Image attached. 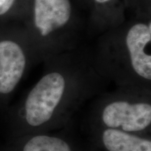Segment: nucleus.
I'll list each match as a JSON object with an SVG mask.
<instances>
[{
	"label": "nucleus",
	"mask_w": 151,
	"mask_h": 151,
	"mask_svg": "<svg viewBox=\"0 0 151 151\" xmlns=\"http://www.w3.org/2000/svg\"><path fill=\"white\" fill-rule=\"evenodd\" d=\"M98 78L83 66L52 65L18 103L4 109L7 139L65 127L99 95Z\"/></svg>",
	"instance_id": "nucleus-1"
},
{
	"label": "nucleus",
	"mask_w": 151,
	"mask_h": 151,
	"mask_svg": "<svg viewBox=\"0 0 151 151\" xmlns=\"http://www.w3.org/2000/svg\"><path fill=\"white\" fill-rule=\"evenodd\" d=\"M99 95L88 106L81 127L109 128L151 137L150 89L121 87Z\"/></svg>",
	"instance_id": "nucleus-2"
},
{
	"label": "nucleus",
	"mask_w": 151,
	"mask_h": 151,
	"mask_svg": "<svg viewBox=\"0 0 151 151\" xmlns=\"http://www.w3.org/2000/svg\"><path fill=\"white\" fill-rule=\"evenodd\" d=\"M0 151H99L80 128L75 119L62 129L9 138Z\"/></svg>",
	"instance_id": "nucleus-3"
},
{
	"label": "nucleus",
	"mask_w": 151,
	"mask_h": 151,
	"mask_svg": "<svg viewBox=\"0 0 151 151\" xmlns=\"http://www.w3.org/2000/svg\"><path fill=\"white\" fill-rule=\"evenodd\" d=\"M151 23L139 22L132 25L126 36L129 87L150 89L151 55Z\"/></svg>",
	"instance_id": "nucleus-4"
},
{
	"label": "nucleus",
	"mask_w": 151,
	"mask_h": 151,
	"mask_svg": "<svg viewBox=\"0 0 151 151\" xmlns=\"http://www.w3.org/2000/svg\"><path fill=\"white\" fill-rule=\"evenodd\" d=\"M27 67V55L20 43L11 38H0V109L7 107Z\"/></svg>",
	"instance_id": "nucleus-5"
},
{
	"label": "nucleus",
	"mask_w": 151,
	"mask_h": 151,
	"mask_svg": "<svg viewBox=\"0 0 151 151\" xmlns=\"http://www.w3.org/2000/svg\"><path fill=\"white\" fill-rule=\"evenodd\" d=\"M80 129L99 151H151V137L109 128Z\"/></svg>",
	"instance_id": "nucleus-6"
},
{
	"label": "nucleus",
	"mask_w": 151,
	"mask_h": 151,
	"mask_svg": "<svg viewBox=\"0 0 151 151\" xmlns=\"http://www.w3.org/2000/svg\"><path fill=\"white\" fill-rule=\"evenodd\" d=\"M71 16L70 0H34V24L43 37L65 26Z\"/></svg>",
	"instance_id": "nucleus-7"
},
{
	"label": "nucleus",
	"mask_w": 151,
	"mask_h": 151,
	"mask_svg": "<svg viewBox=\"0 0 151 151\" xmlns=\"http://www.w3.org/2000/svg\"><path fill=\"white\" fill-rule=\"evenodd\" d=\"M17 0H0V18L6 16L14 8Z\"/></svg>",
	"instance_id": "nucleus-8"
},
{
	"label": "nucleus",
	"mask_w": 151,
	"mask_h": 151,
	"mask_svg": "<svg viewBox=\"0 0 151 151\" xmlns=\"http://www.w3.org/2000/svg\"><path fill=\"white\" fill-rule=\"evenodd\" d=\"M111 1V0H95V1H97V3H99V4L108 2V1Z\"/></svg>",
	"instance_id": "nucleus-9"
}]
</instances>
